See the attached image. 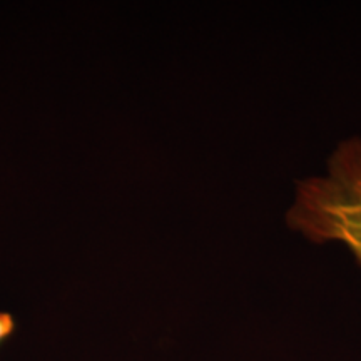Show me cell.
<instances>
[{"mask_svg": "<svg viewBox=\"0 0 361 361\" xmlns=\"http://www.w3.org/2000/svg\"><path fill=\"white\" fill-rule=\"evenodd\" d=\"M286 224L316 245L341 243L361 266V137L338 144L326 173L298 180Z\"/></svg>", "mask_w": 361, "mask_h": 361, "instance_id": "6da1fadb", "label": "cell"}, {"mask_svg": "<svg viewBox=\"0 0 361 361\" xmlns=\"http://www.w3.org/2000/svg\"><path fill=\"white\" fill-rule=\"evenodd\" d=\"M16 318L7 311H0V346L16 333Z\"/></svg>", "mask_w": 361, "mask_h": 361, "instance_id": "7a4b0ae2", "label": "cell"}]
</instances>
